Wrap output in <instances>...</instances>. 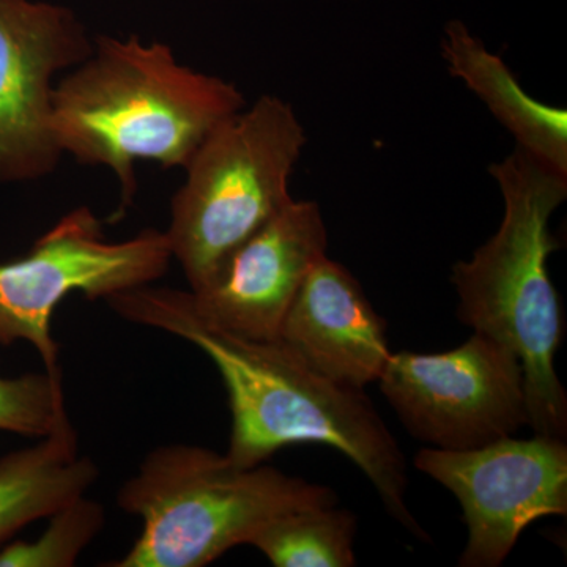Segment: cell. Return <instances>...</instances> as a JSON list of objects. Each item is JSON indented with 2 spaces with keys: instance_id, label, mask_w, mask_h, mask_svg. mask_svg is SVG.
Wrapping results in <instances>:
<instances>
[{
  "instance_id": "6da1fadb",
  "label": "cell",
  "mask_w": 567,
  "mask_h": 567,
  "mask_svg": "<svg viewBox=\"0 0 567 567\" xmlns=\"http://www.w3.org/2000/svg\"><path fill=\"white\" fill-rule=\"evenodd\" d=\"M106 301L122 319L185 339L210 358L229 395L226 456L235 465H262L301 443L333 447L371 481L398 524L429 540L405 503L404 454L364 390L319 374L279 339L245 338L216 327L194 308L189 290L145 284Z\"/></svg>"
},
{
  "instance_id": "7a4b0ae2",
  "label": "cell",
  "mask_w": 567,
  "mask_h": 567,
  "mask_svg": "<svg viewBox=\"0 0 567 567\" xmlns=\"http://www.w3.org/2000/svg\"><path fill=\"white\" fill-rule=\"evenodd\" d=\"M246 100L234 82L183 65L162 41L99 35L92 54L58 81L52 132L63 155L114 174L117 223L137 193L136 163L185 169Z\"/></svg>"
},
{
  "instance_id": "3957f363",
  "label": "cell",
  "mask_w": 567,
  "mask_h": 567,
  "mask_svg": "<svg viewBox=\"0 0 567 567\" xmlns=\"http://www.w3.org/2000/svg\"><path fill=\"white\" fill-rule=\"evenodd\" d=\"M488 174L502 192L505 215L486 244L453 267L457 317L517 354L529 427L536 435L566 440L567 393L555 369L565 312L548 257L559 248L550 218L566 200L567 178L517 147Z\"/></svg>"
},
{
  "instance_id": "277c9868",
  "label": "cell",
  "mask_w": 567,
  "mask_h": 567,
  "mask_svg": "<svg viewBox=\"0 0 567 567\" xmlns=\"http://www.w3.org/2000/svg\"><path fill=\"white\" fill-rule=\"evenodd\" d=\"M118 506L142 520L125 557L110 567H204L275 518L305 507L336 505L330 487L268 465H235L226 454L194 445L155 447L123 484Z\"/></svg>"
},
{
  "instance_id": "5b68a950",
  "label": "cell",
  "mask_w": 567,
  "mask_h": 567,
  "mask_svg": "<svg viewBox=\"0 0 567 567\" xmlns=\"http://www.w3.org/2000/svg\"><path fill=\"white\" fill-rule=\"evenodd\" d=\"M306 133L292 104L262 95L221 123L194 153L171 200L166 234L189 290L293 199Z\"/></svg>"
},
{
  "instance_id": "8992f818",
  "label": "cell",
  "mask_w": 567,
  "mask_h": 567,
  "mask_svg": "<svg viewBox=\"0 0 567 567\" xmlns=\"http://www.w3.org/2000/svg\"><path fill=\"white\" fill-rule=\"evenodd\" d=\"M171 262L173 252L162 230H141L114 244L104 237L103 223L91 208H74L25 256L0 264V346L29 342L44 371L61 369V346L52 338L51 322L62 300L74 292L107 300L158 281Z\"/></svg>"
},
{
  "instance_id": "52a82bcc",
  "label": "cell",
  "mask_w": 567,
  "mask_h": 567,
  "mask_svg": "<svg viewBox=\"0 0 567 567\" xmlns=\"http://www.w3.org/2000/svg\"><path fill=\"white\" fill-rule=\"evenodd\" d=\"M380 391L406 431L436 450H475L528 425L520 361L491 336L443 353H391Z\"/></svg>"
},
{
  "instance_id": "ba28073f",
  "label": "cell",
  "mask_w": 567,
  "mask_h": 567,
  "mask_svg": "<svg viewBox=\"0 0 567 567\" xmlns=\"http://www.w3.org/2000/svg\"><path fill=\"white\" fill-rule=\"evenodd\" d=\"M415 466L447 488L468 529L461 567H498L540 517L567 514L565 439L505 436L475 450L423 447Z\"/></svg>"
},
{
  "instance_id": "9c48e42d",
  "label": "cell",
  "mask_w": 567,
  "mask_h": 567,
  "mask_svg": "<svg viewBox=\"0 0 567 567\" xmlns=\"http://www.w3.org/2000/svg\"><path fill=\"white\" fill-rule=\"evenodd\" d=\"M93 40L69 7L0 0V185L40 181L58 169L55 78L84 62Z\"/></svg>"
},
{
  "instance_id": "30bf717a",
  "label": "cell",
  "mask_w": 567,
  "mask_h": 567,
  "mask_svg": "<svg viewBox=\"0 0 567 567\" xmlns=\"http://www.w3.org/2000/svg\"><path fill=\"white\" fill-rule=\"evenodd\" d=\"M327 246L319 205L292 199L238 246L203 286L189 290L194 308L230 333L278 339L295 297L327 256Z\"/></svg>"
},
{
  "instance_id": "8fae6325",
  "label": "cell",
  "mask_w": 567,
  "mask_h": 567,
  "mask_svg": "<svg viewBox=\"0 0 567 567\" xmlns=\"http://www.w3.org/2000/svg\"><path fill=\"white\" fill-rule=\"evenodd\" d=\"M278 339L319 374L354 390L379 382L393 353L386 320L344 265L327 256L295 297Z\"/></svg>"
},
{
  "instance_id": "7c38bea8",
  "label": "cell",
  "mask_w": 567,
  "mask_h": 567,
  "mask_svg": "<svg viewBox=\"0 0 567 567\" xmlns=\"http://www.w3.org/2000/svg\"><path fill=\"white\" fill-rule=\"evenodd\" d=\"M442 54L451 76L464 82L513 134L517 148L567 178V112L536 102L503 59L487 50L462 21L447 22Z\"/></svg>"
},
{
  "instance_id": "4fadbf2b",
  "label": "cell",
  "mask_w": 567,
  "mask_h": 567,
  "mask_svg": "<svg viewBox=\"0 0 567 567\" xmlns=\"http://www.w3.org/2000/svg\"><path fill=\"white\" fill-rule=\"evenodd\" d=\"M99 466L80 453L70 417L37 445L0 458V548L39 518H48L87 494Z\"/></svg>"
},
{
  "instance_id": "5bb4252c",
  "label": "cell",
  "mask_w": 567,
  "mask_h": 567,
  "mask_svg": "<svg viewBox=\"0 0 567 567\" xmlns=\"http://www.w3.org/2000/svg\"><path fill=\"white\" fill-rule=\"evenodd\" d=\"M357 518L336 505L292 511L265 525L249 546L276 567H352Z\"/></svg>"
},
{
  "instance_id": "9a60e30c",
  "label": "cell",
  "mask_w": 567,
  "mask_h": 567,
  "mask_svg": "<svg viewBox=\"0 0 567 567\" xmlns=\"http://www.w3.org/2000/svg\"><path fill=\"white\" fill-rule=\"evenodd\" d=\"M39 539L0 548V567H70L102 532L106 511L82 495L55 511Z\"/></svg>"
},
{
  "instance_id": "2e32d148",
  "label": "cell",
  "mask_w": 567,
  "mask_h": 567,
  "mask_svg": "<svg viewBox=\"0 0 567 567\" xmlns=\"http://www.w3.org/2000/svg\"><path fill=\"white\" fill-rule=\"evenodd\" d=\"M69 417L62 371L0 377V431L43 439Z\"/></svg>"
}]
</instances>
